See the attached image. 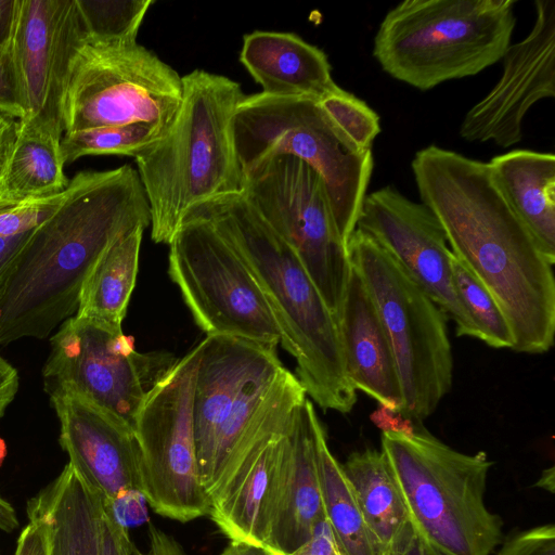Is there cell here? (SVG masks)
I'll use <instances>...</instances> for the list:
<instances>
[{
    "label": "cell",
    "instance_id": "obj_44",
    "mask_svg": "<svg viewBox=\"0 0 555 555\" xmlns=\"http://www.w3.org/2000/svg\"><path fill=\"white\" fill-rule=\"evenodd\" d=\"M18 0H0V47L10 48Z\"/></svg>",
    "mask_w": 555,
    "mask_h": 555
},
{
    "label": "cell",
    "instance_id": "obj_17",
    "mask_svg": "<svg viewBox=\"0 0 555 555\" xmlns=\"http://www.w3.org/2000/svg\"><path fill=\"white\" fill-rule=\"evenodd\" d=\"M534 11L531 31L501 59L499 81L464 116L459 132L465 141L511 147L522 139L529 109L555 96V1L535 0Z\"/></svg>",
    "mask_w": 555,
    "mask_h": 555
},
{
    "label": "cell",
    "instance_id": "obj_20",
    "mask_svg": "<svg viewBox=\"0 0 555 555\" xmlns=\"http://www.w3.org/2000/svg\"><path fill=\"white\" fill-rule=\"evenodd\" d=\"M338 327L352 387L400 412L403 396L392 349L371 295L352 266Z\"/></svg>",
    "mask_w": 555,
    "mask_h": 555
},
{
    "label": "cell",
    "instance_id": "obj_1",
    "mask_svg": "<svg viewBox=\"0 0 555 555\" xmlns=\"http://www.w3.org/2000/svg\"><path fill=\"white\" fill-rule=\"evenodd\" d=\"M411 168L422 203L439 220L451 251L507 320L512 349L547 352L555 336L553 266L499 190L488 163L429 145L416 152Z\"/></svg>",
    "mask_w": 555,
    "mask_h": 555
},
{
    "label": "cell",
    "instance_id": "obj_14",
    "mask_svg": "<svg viewBox=\"0 0 555 555\" xmlns=\"http://www.w3.org/2000/svg\"><path fill=\"white\" fill-rule=\"evenodd\" d=\"M199 349L177 360L147 391L135 418L140 492L160 516L188 522L209 515L199 475L192 403Z\"/></svg>",
    "mask_w": 555,
    "mask_h": 555
},
{
    "label": "cell",
    "instance_id": "obj_5",
    "mask_svg": "<svg viewBox=\"0 0 555 555\" xmlns=\"http://www.w3.org/2000/svg\"><path fill=\"white\" fill-rule=\"evenodd\" d=\"M382 451L414 529L439 555H492L503 521L486 504L493 462L454 450L422 426L382 434Z\"/></svg>",
    "mask_w": 555,
    "mask_h": 555
},
{
    "label": "cell",
    "instance_id": "obj_28",
    "mask_svg": "<svg viewBox=\"0 0 555 555\" xmlns=\"http://www.w3.org/2000/svg\"><path fill=\"white\" fill-rule=\"evenodd\" d=\"M317 462L325 517L344 555H384L357 503L341 464L332 454L321 422L315 430Z\"/></svg>",
    "mask_w": 555,
    "mask_h": 555
},
{
    "label": "cell",
    "instance_id": "obj_48",
    "mask_svg": "<svg viewBox=\"0 0 555 555\" xmlns=\"http://www.w3.org/2000/svg\"><path fill=\"white\" fill-rule=\"evenodd\" d=\"M534 487L546 490L550 493H554V489H555V468H554V466H551L542 472L540 478L534 483Z\"/></svg>",
    "mask_w": 555,
    "mask_h": 555
},
{
    "label": "cell",
    "instance_id": "obj_34",
    "mask_svg": "<svg viewBox=\"0 0 555 555\" xmlns=\"http://www.w3.org/2000/svg\"><path fill=\"white\" fill-rule=\"evenodd\" d=\"M495 555H555V526L545 524L503 539Z\"/></svg>",
    "mask_w": 555,
    "mask_h": 555
},
{
    "label": "cell",
    "instance_id": "obj_38",
    "mask_svg": "<svg viewBox=\"0 0 555 555\" xmlns=\"http://www.w3.org/2000/svg\"><path fill=\"white\" fill-rule=\"evenodd\" d=\"M131 543L127 528L114 521L103 508L101 555H127Z\"/></svg>",
    "mask_w": 555,
    "mask_h": 555
},
{
    "label": "cell",
    "instance_id": "obj_13",
    "mask_svg": "<svg viewBox=\"0 0 555 555\" xmlns=\"http://www.w3.org/2000/svg\"><path fill=\"white\" fill-rule=\"evenodd\" d=\"M169 246V275L207 336L280 343V328L256 278L211 223L185 218Z\"/></svg>",
    "mask_w": 555,
    "mask_h": 555
},
{
    "label": "cell",
    "instance_id": "obj_6",
    "mask_svg": "<svg viewBox=\"0 0 555 555\" xmlns=\"http://www.w3.org/2000/svg\"><path fill=\"white\" fill-rule=\"evenodd\" d=\"M514 0H405L384 16L373 56L422 91L501 61L516 25Z\"/></svg>",
    "mask_w": 555,
    "mask_h": 555
},
{
    "label": "cell",
    "instance_id": "obj_24",
    "mask_svg": "<svg viewBox=\"0 0 555 555\" xmlns=\"http://www.w3.org/2000/svg\"><path fill=\"white\" fill-rule=\"evenodd\" d=\"M506 202L529 231L539 249L555 263V156L513 150L488 163Z\"/></svg>",
    "mask_w": 555,
    "mask_h": 555
},
{
    "label": "cell",
    "instance_id": "obj_18",
    "mask_svg": "<svg viewBox=\"0 0 555 555\" xmlns=\"http://www.w3.org/2000/svg\"><path fill=\"white\" fill-rule=\"evenodd\" d=\"M49 398L68 463L103 502L126 490L140 491V448L134 429L77 396Z\"/></svg>",
    "mask_w": 555,
    "mask_h": 555
},
{
    "label": "cell",
    "instance_id": "obj_15",
    "mask_svg": "<svg viewBox=\"0 0 555 555\" xmlns=\"http://www.w3.org/2000/svg\"><path fill=\"white\" fill-rule=\"evenodd\" d=\"M356 229L391 255L444 314L451 317L457 336L477 338L476 327L452 282V251L444 231L425 204L386 185L365 195Z\"/></svg>",
    "mask_w": 555,
    "mask_h": 555
},
{
    "label": "cell",
    "instance_id": "obj_40",
    "mask_svg": "<svg viewBox=\"0 0 555 555\" xmlns=\"http://www.w3.org/2000/svg\"><path fill=\"white\" fill-rule=\"evenodd\" d=\"M384 555H439L409 521Z\"/></svg>",
    "mask_w": 555,
    "mask_h": 555
},
{
    "label": "cell",
    "instance_id": "obj_23",
    "mask_svg": "<svg viewBox=\"0 0 555 555\" xmlns=\"http://www.w3.org/2000/svg\"><path fill=\"white\" fill-rule=\"evenodd\" d=\"M46 527L49 555H101L102 496L68 463L27 504Z\"/></svg>",
    "mask_w": 555,
    "mask_h": 555
},
{
    "label": "cell",
    "instance_id": "obj_19",
    "mask_svg": "<svg viewBox=\"0 0 555 555\" xmlns=\"http://www.w3.org/2000/svg\"><path fill=\"white\" fill-rule=\"evenodd\" d=\"M287 430L258 444L211 501L209 516L230 541L267 547L286 475Z\"/></svg>",
    "mask_w": 555,
    "mask_h": 555
},
{
    "label": "cell",
    "instance_id": "obj_36",
    "mask_svg": "<svg viewBox=\"0 0 555 555\" xmlns=\"http://www.w3.org/2000/svg\"><path fill=\"white\" fill-rule=\"evenodd\" d=\"M146 504L139 490H126L103 502V508L114 521L128 529L147 519Z\"/></svg>",
    "mask_w": 555,
    "mask_h": 555
},
{
    "label": "cell",
    "instance_id": "obj_43",
    "mask_svg": "<svg viewBox=\"0 0 555 555\" xmlns=\"http://www.w3.org/2000/svg\"><path fill=\"white\" fill-rule=\"evenodd\" d=\"M20 377L16 369L0 356V418L17 395Z\"/></svg>",
    "mask_w": 555,
    "mask_h": 555
},
{
    "label": "cell",
    "instance_id": "obj_11",
    "mask_svg": "<svg viewBox=\"0 0 555 555\" xmlns=\"http://www.w3.org/2000/svg\"><path fill=\"white\" fill-rule=\"evenodd\" d=\"M42 369L49 397L74 395L134 429L147 391L177 361L164 352L141 353L121 325L74 315L51 337Z\"/></svg>",
    "mask_w": 555,
    "mask_h": 555
},
{
    "label": "cell",
    "instance_id": "obj_37",
    "mask_svg": "<svg viewBox=\"0 0 555 555\" xmlns=\"http://www.w3.org/2000/svg\"><path fill=\"white\" fill-rule=\"evenodd\" d=\"M288 555H344L324 516L314 526L311 537Z\"/></svg>",
    "mask_w": 555,
    "mask_h": 555
},
{
    "label": "cell",
    "instance_id": "obj_46",
    "mask_svg": "<svg viewBox=\"0 0 555 555\" xmlns=\"http://www.w3.org/2000/svg\"><path fill=\"white\" fill-rule=\"evenodd\" d=\"M221 555H274L269 548L240 541H230Z\"/></svg>",
    "mask_w": 555,
    "mask_h": 555
},
{
    "label": "cell",
    "instance_id": "obj_39",
    "mask_svg": "<svg viewBox=\"0 0 555 555\" xmlns=\"http://www.w3.org/2000/svg\"><path fill=\"white\" fill-rule=\"evenodd\" d=\"M29 522L22 530L14 555H49L48 535L44 525L28 516Z\"/></svg>",
    "mask_w": 555,
    "mask_h": 555
},
{
    "label": "cell",
    "instance_id": "obj_8",
    "mask_svg": "<svg viewBox=\"0 0 555 555\" xmlns=\"http://www.w3.org/2000/svg\"><path fill=\"white\" fill-rule=\"evenodd\" d=\"M233 134L243 177L278 155L294 156L315 170L347 246L372 176V150L354 145L320 102L263 92L244 95L234 114Z\"/></svg>",
    "mask_w": 555,
    "mask_h": 555
},
{
    "label": "cell",
    "instance_id": "obj_25",
    "mask_svg": "<svg viewBox=\"0 0 555 555\" xmlns=\"http://www.w3.org/2000/svg\"><path fill=\"white\" fill-rule=\"evenodd\" d=\"M61 138L17 121L16 133L0 165V202L53 196L67 188Z\"/></svg>",
    "mask_w": 555,
    "mask_h": 555
},
{
    "label": "cell",
    "instance_id": "obj_22",
    "mask_svg": "<svg viewBox=\"0 0 555 555\" xmlns=\"http://www.w3.org/2000/svg\"><path fill=\"white\" fill-rule=\"evenodd\" d=\"M240 61L266 94L320 102L341 89L326 54L293 33L245 35Z\"/></svg>",
    "mask_w": 555,
    "mask_h": 555
},
{
    "label": "cell",
    "instance_id": "obj_45",
    "mask_svg": "<svg viewBox=\"0 0 555 555\" xmlns=\"http://www.w3.org/2000/svg\"><path fill=\"white\" fill-rule=\"evenodd\" d=\"M17 121L18 120L0 113V165L15 138Z\"/></svg>",
    "mask_w": 555,
    "mask_h": 555
},
{
    "label": "cell",
    "instance_id": "obj_4",
    "mask_svg": "<svg viewBox=\"0 0 555 555\" xmlns=\"http://www.w3.org/2000/svg\"><path fill=\"white\" fill-rule=\"evenodd\" d=\"M175 120L155 144L134 158L151 211V236L168 244L201 203L243 192L233 118L244 98L240 83L195 69L182 77Z\"/></svg>",
    "mask_w": 555,
    "mask_h": 555
},
{
    "label": "cell",
    "instance_id": "obj_32",
    "mask_svg": "<svg viewBox=\"0 0 555 555\" xmlns=\"http://www.w3.org/2000/svg\"><path fill=\"white\" fill-rule=\"evenodd\" d=\"M64 195L65 191L43 198L0 202V287L35 229L53 212Z\"/></svg>",
    "mask_w": 555,
    "mask_h": 555
},
{
    "label": "cell",
    "instance_id": "obj_30",
    "mask_svg": "<svg viewBox=\"0 0 555 555\" xmlns=\"http://www.w3.org/2000/svg\"><path fill=\"white\" fill-rule=\"evenodd\" d=\"M165 133L159 127L144 122L68 132L61 138V153L65 164L87 155L135 157Z\"/></svg>",
    "mask_w": 555,
    "mask_h": 555
},
{
    "label": "cell",
    "instance_id": "obj_3",
    "mask_svg": "<svg viewBox=\"0 0 555 555\" xmlns=\"http://www.w3.org/2000/svg\"><path fill=\"white\" fill-rule=\"evenodd\" d=\"M188 217L211 223L250 269L306 393L323 410L349 413L357 390L346 374L338 323L292 247L242 192L201 203Z\"/></svg>",
    "mask_w": 555,
    "mask_h": 555
},
{
    "label": "cell",
    "instance_id": "obj_16",
    "mask_svg": "<svg viewBox=\"0 0 555 555\" xmlns=\"http://www.w3.org/2000/svg\"><path fill=\"white\" fill-rule=\"evenodd\" d=\"M85 38L76 0H18L10 49L25 106L20 121L62 138L65 80Z\"/></svg>",
    "mask_w": 555,
    "mask_h": 555
},
{
    "label": "cell",
    "instance_id": "obj_10",
    "mask_svg": "<svg viewBox=\"0 0 555 555\" xmlns=\"http://www.w3.org/2000/svg\"><path fill=\"white\" fill-rule=\"evenodd\" d=\"M182 93V77L146 48L101 47L83 40L65 80L64 133L135 122L167 131Z\"/></svg>",
    "mask_w": 555,
    "mask_h": 555
},
{
    "label": "cell",
    "instance_id": "obj_33",
    "mask_svg": "<svg viewBox=\"0 0 555 555\" xmlns=\"http://www.w3.org/2000/svg\"><path fill=\"white\" fill-rule=\"evenodd\" d=\"M320 105L354 145L372 150V143L380 132L379 117L364 101L340 89L320 101Z\"/></svg>",
    "mask_w": 555,
    "mask_h": 555
},
{
    "label": "cell",
    "instance_id": "obj_35",
    "mask_svg": "<svg viewBox=\"0 0 555 555\" xmlns=\"http://www.w3.org/2000/svg\"><path fill=\"white\" fill-rule=\"evenodd\" d=\"M0 113L16 120L25 116L21 86L10 48L0 47Z\"/></svg>",
    "mask_w": 555,
    "mask_h": 555
},
{
    "label": "cell",
    "instance_id": "obj_26",
    "mask_svg": "<svg viewBox=\"0 0 555 555\" xmlns=\"http://www.w3.org/2000/svg\"><path fill=\"white\" fill-rule=\"evenodd\" d=\"M144 230H131L100 256L82 283L75 315L121 325L135 286Z\"/></svg>",
    "mask_w": 555,
    "mask_h": 555
},
{
    "label": "cell",
    "instance_id": "obj_12",
    "mask_svg": "<svg viewBox=\"0 0 555 555\" xmlns=\"http://www.w3.org/2000/svg\"><path fill=\"white\" fill-rule=\"evenodd\" d=\"M242 193L296 253L338 323L351 264L321 177L305 162L278 155L244 175Z\"/></svg>",
    "mask_w": 555,
    "mask_h": 555
},
{
    "label": "cell",
    "instance_id": "obj_41",
    "mask_svg": "<svg viewBox=\"0 0 555 555\" xmlns=\"http://www.w3.org/2000/svg\"><path fill=\"white\" fill-rule=\"evenodd\" d=\"M127 555H188L182 545L154 525L149 526V550L141 552L131 543Z\"/></svg>",
    "mask_w": 555,
    "mask_h": 555
},
{
    "label": "cell",
    "instance_id": "obj_2",
    "mask_svg": "<svg viewBox=\"0 0 555 555\" xmlns=\"http://www.w3.org/2000/svg\"><path fill=\"white\" fill-rule=\"evenodd\" d=\"M150 224V205L130 165L76 173L0 287V347L48 337L76 313L82 283L100 256Z\"/></svg>",
    "mask_w": 555,
    "mask_h": 555
},
{
    "label": "cell",
    "instance_id": "obj_7",
    "mask_svg": "<svg viewBox=\"0 0 555 555\" xmlns=\"http://www.w3.org/2000/svg\"><path fill=\"white\" fill-rule=\"evenodd\" d=\"M197 347L193 428L201 480L211 498L280 402L287 370L276 346L208 335Z\"/></svg>",
    "mask_w": 555,
    "mask_h": 555
},
{
    "label": "cell",
    "instance_id": "obj_31",
    "mask_svg": "<svg viewBox=\"0 0 555 555\" xmlns=\"http://www.w3.org/2000/svg\"><path fill=\"white\" fill-rule=\"evenodd\" d=\"M451 275L457 297L473 321L477 338L493 348H513L507 320L479 279L453 253Z\"/></svg>",
    "mask_w": 555,
    "mask_h": 555
},
{
    "label": "cell",
    "instance_id": "obj_9",
    "mask_svg": "<svg viewBox=\"0 0 555 555\" xmlns=\"http://www.w3.org/2000/svg\"><path fill=\"white\" fill-rule=\"evenodd\" d=\"M392 349L402 415L421 423L450 391L453 357L447 315L379 244L356 229L347 242Z\"/></svg>",
    "mask_w": 555,
    "mask_h": 555
},
{
    "label": "cell",
    "instance_id": "obj_21",
    "mask_svg": "<svg viewBox=\"0 0 555 555\" xmlns=\"http://www.w3.org/2000/svg\"><path fill=\"white\" fill-rule=\"evenodd\" d=\"M319 422L312 402L306 398L288 426L286 475L267 543L274 555H288L298 548L325 516L317 462Z\"/></svg>",
    "mask_w": 555,
    "mask_h": 555
},
{
    "label": "cell",
    "instance_id": "obj_47",
    "mask_svg": "<svg viewBox=\"0 0 555 555\" xmlns=\"http://www.w3.org/2000/svg\"><path fill=\"white\" fill-rule=\"evenodd\" d=\"M18 526V519L13 506L0 496V530L14 531Z\"/></svg>",
    "mask_w": 555,
    "mask_h": 555
},
{
    "label": "cell",
    "instance_id": "obj_29",
    "mask_svg": "<svg viewBox=\"0 0 555 555\" xmlns=\"http://www.w3.org/2000/svg\"><path fill=\"white\" fill-rule=\"evenodd\" d=\"M86 42L112 48L137 44L139 28L154 0H76Z\"/></svg>",
    "mask_w": 555,
    "mask_h": 555
},
{
    "label": "cell",
    "instance_id": "obj_42",
    "mask_svg": "<svg viewBox=\"0 0 555 555\" xmlns=\"http://www.w3.org/2000/svg\"><path fill=\"white\" fill-rule=\"evenodd\" d=\"M371 421L384 431L411 435L415 430V423L398 411L380 405L370 415Z\"/></svg>",
    "mask_w": 555,
    "mask_h": 555
},
{
    "label": "cell",
    "instance_id": "obj_27",
    "mask_svg": "<svg viewBox=\"0 0 555 555\" xmlns=\"http://www.w3.org/2000/svg\"><path fill=\"white\" fill-rule=\"evenodd\" d=\"M357 503L384 554L410 521L408 511L383 451L352 452L341 464Z\"/></svg>",
    "mask_w": 555,
    "mask_h": 555
}]
</instances>
